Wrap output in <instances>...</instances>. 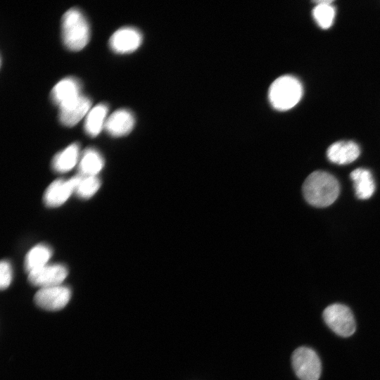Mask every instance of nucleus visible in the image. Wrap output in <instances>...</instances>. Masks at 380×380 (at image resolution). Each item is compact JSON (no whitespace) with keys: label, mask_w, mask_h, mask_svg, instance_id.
Segmentation results:
<instances>
[{"label":"nucleus","mask_w":380,"mask_h":380,"mask_svg":"<svg viewBox=\"0 0 380 380\" xmlns=\"http://www.w3.org/2000/svg\"><path fill=\"white\" fill-rule=\"evenodd\" d=\"M305 201L315 207H327L338 198L340 186L338 180L330 173L317 170L310 174L303 184Z\"/></svg>","instance_id":"nucleus-1"},{"label":"nucleus","mask_w":380,"mask_h":380,"mask_svg":"<svg viewBox=\"0 0 380 380\" xmlns=\"http://www.w3.org/2000/svg\"><path fill=\"white\" fill-rule=\"evenodd\" d=\"M89 35V25L83 13L76 7L68 9L61 18V36L65 46L70 50H80L87 44Z\"/></svg>","instance_id":"nucleus-2"},{"label":"nucleus","mask_w":380,"mask_h":380,"mask_svg":"<svg viewBox=\"0 0 380 380\" xmlns=\"http://www.w3.org/2000/svg\"><path fill=\"white\" fill-rule=\"evenodd\" d=\"M303 91V86L299 80L292 75H283L277 78L270 85L268 99L274 109L286 111L300 101Z\"/></svg>","instance_id":"nucleus-3"},{"label":"nucleus","mask_w":380,"mask_h":380,"mask_svg":"<svg viewBox=\"0 0 380 380\" xmlns=\"http://www.w3.org/2000/svg\"><path fill=\"white\" fill-rule=\"evenodd\" d=\"M322 317L326 324L341 337H349L355 331L353 314L345 305L334 303L327 306L323 311Z\"/></svg>","instance_id":"nucleus-4"},{"label":"nucleus","mask_w":380,"mask_h":380,"mask_svg":"<svg viewBox=\"0 0 380 380\" xmlns=\"http://www.w3.org/2000/svg\"><path fill=\"white\" fill-rule=\"evenodd\" d=\"M295 374L300 380H318L322 370L321 361L316 352L308 347L296 348L291 356Z\"/></svg>","instance_id":"nucleus-5"},{"label":"nucleus","mask_w":380,"mask_h":380,"mask_svg":"<svg viewBox=\"0 0 380 380\" xmlns=\"http://www.w3.org/2000/svg\"><path fill=\"white\" fill-rule=\"evenodd\" d=\"M71 291L69 288L61 285L39 289L34 300L39 308L46 310H58L69 302Z\"/></svg>","instance_id":"nucleus-6"},{"label":"nucleus","mask_w":380,"mask_h":380,"mask_svg":"<svg viewBox=\"0 0 380 380\" xmlns=\"http://www.w3.org/2000/svg\"><path fill=\"white\" fill-rule=\"evenodd\" d=\"M68 275V270L61 264L46 265L28 274V281L42 288L59 286Z\"/></svg>","instance_id":"nucleus-7"},{"label":"nucleus","mask_w":380,"mask_h":380,"mask_svg":"<svg viewBox=\"0 0 380 380\" xmlns=\"http://www.w3.org/2000/svg\"><path fill=\"white\" fill-rule=\"evenodd\" d=\"M141 42L142 34L137 28L125 26L111 34L108 43L113 51L123 53L136 50Z\"/></svg>","instance_id":"nucleus-8"},{"label":"nucleus","mask_w":380,"mask_h":380,"mask_svg":"<svg viewBox=\"0 0 380 380\" xmlns=\"http://www.w3.org/2000/svg\"><path fill=\"white\" fill-rule=\"evenodd\" d=\"M79 180V175L68 179H59L53 181L46 189L44 202L48 207H58L63 204L75 192Z\"/></svg>","instance_id":"nucleus-9"},{"label":"nucleus","mask_w":380,"mask_h":380,"mask_svg":"<svg viewBox=\"0 0 380 380\" xmlns=\"http://www.w3.org/2000/svg\"><path fill=\"white\" fill-rule=\"evenodd\" d=\"M81 84L73 77H67L59 80L52 88L51 99L59 108L74 101L80 94Z\"/></svg>","instance_id":"nucleus-10"},{"label":"nucleus","mask_w":380,"mask_h":380,"mask_svg":"<svg viewBox=\"0 0 380 380\" xmlns=\"http://www.w3.org/2000/svg\"><path fill=\"white\" fill-rule=\"evenodd\" d=\"M91 99L84 95L59 108L58 119L65 126H73L90 110Z\"/></svg>","instance_id":"nucleus-11"},{"label":"nucleus","mask_w":380,"mask_h":380,"mask_svg":"<svg viewBox=\"0 0 380 380\" xmlns=\"http://www.w3.org/2000/svg\"><path fill=\"white\" fill-rule=\"evenodd\" d=\"M134 125L133 113L127 108H119L106 118L103 127L109 134L120 137L128 134Z\"/></svg>","instance_id":"nucleus-12"},{"label":"nucleus","mask_w":380,"mask_h":380,"mask_svg":"<svg viewBox=\"0 0 380 380\" xmlns=\"http://www.w3.org/2000/svg\"><path fill=\"white\" fill-rule=\"evenodd\" d=\"M360 154L359 146L353 141H336L327 148L329 160L338 165H346L355 161Z\"/></svg>","instance_id":"nucleus-13"},{"label":"nucleus","mask_w":380,"mask_h":380,"mask_svg":"<svg viewBox=\"0 0 380 380\" xmlns=\"http://www.w3.org/2000/svg\"><path fill=\"white\" fill-rule=\"evenodd\" d=\"M357 198L366 200L374 194L376 184L372 174L368 169L357 168L350 174Z\"/></svg>","instance_id":"nucleus-14"},{"label":"nucleus","mask_w":380,"mask_h":380,"mask_svg":"<svg viewBox=\"0 0 380 380\" xmlns=\"http://www.w3.org/2000/svg\"><path fill=\"white\" fill-rule=\"evenodd\" d=\"M77 165L79 175L96 176L104 165V160L96 149L90 147L80 155Z\"/></svg>","instance_id":"nucleus-15"},{"label":"nucleus","mask_w":380,"mask_h":380,"mask_svg":"<svg viewBox=\"0 0 380 380\" xmlns=\"http://www.w3.org/2000/svg\"><path fill=\"white\" fill-rule=\"evenodd\" d=\"M80 157L79 144L76 142L72 143L53 156L52 167L57 172H68L78 163Z\"/></svg>","instance_id":"nucleus-16"},{"label":"nucleus","mask_w":380,"mask_h":380,"mask_svg":"<svg viewBox=\"0 0 380 380\" xmlns=\"http://www.w3.org/2000/svg\"><path fill=\"white\" fill-rule=\"evenodd\" d=\"M108 107L105 103H99L90 108L86 115L84 128L86 133L91 136H96L104 126Z\"/></svg>","instance_id":"nucleus-17"},{"label":"nucleus","mask_w":380,"mask_h":380,"mask_svg":"<svg viewBox=\"0 0 380 380\" xmlns=\"http://www.w3.org/2000/svg\"><path fill=\"white\" fill-rule=\"evenodd\" d=\"M52 253L51 248L46 244L42 243L34 246L28 251L25 258V271L29 274L47 265Z\"/></svg>","instance_id":"nucleus-18"},{"label":"nucleus","mask_w":380,"mask_h":380,"mask_svg":"<svg viewBox=\"0 0 380 380\" xmlns=\"http://www.w3.org/2000/svg\"><path fill=\"white\" fill-rule=\"evenodd\" d=\"M316 6L312 10V16L317 24L322 29L329 28L335 18V8L332 5L333 1H314Z\"/></svg>","instance_id":"nucleus-19"},{"label":"nucleus","mask_w":380,"mask_h":380,"mask_svg":"<svg viewBox=\"0 0 380 380\" xmlns=\"http://www.w3.org/2000/svg\"><path fill=\"white\" fill-rule=\"evenodd\" d=\"M101 186L96 176H82L79 175V180L75 193L82 198H89L94 196Z\"/></svg>","instance_id":"nucleus-20"},{"label":"nucleus","mask_w":380,"mask_h":380,"mask_svg":"<svg viewBox=\"0 0 380 380\" xmlns=\"http://www.w3.org/2000/svg\"><path fill=\"white\" fill-rule=\"evenodd\" d=\"M12 280V269L7 260H2L0 265V287L4 290L7 289Z\"/></svg>","instance_id":"nucleus-21"}]
</instances>
